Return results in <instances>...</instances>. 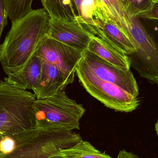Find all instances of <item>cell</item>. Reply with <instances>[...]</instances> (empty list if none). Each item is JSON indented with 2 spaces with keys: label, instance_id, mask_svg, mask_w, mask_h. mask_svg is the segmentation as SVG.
Masks as SVG:
<instances>
[{
  "label": "cell",
  "instance_id": "1",
  "mask_svg": "<svg viewBox=\"0 0 158 158\" xmlns=\"http://www.w3.org/2000/svg\"><path fill=\"white\" fill-rule=\"evenodd\" d=\"M50 19L43 8L32 10L19 20L12 22L0 50V62L7 76L21 70L35 54L48 36Z\"/></svg>",
  "mask_w": 158,
  "mask_h": 158
},
{
  "label": "cell",
  "instance_id": "2",
  "mask_svg": "<svg viewBox=\"0 0 158 158\" xmlns=\"http://www.w3.org/2000/svg\"><path fill=\"white\" fill-rule=\"evenodd\" d=\"M126 37L135 48L128 56L141 77L158 85V20L131 18Z\"/></svg>",
  "mask_w": 158,
  "mask_h": 158
},
{
  "label": "cell",
  "instance_id": "3",
  "mask_svg": "<svg viewBox=\"0 0 158 158\" xmlns=\"http://www.w3.org/2000/svg\"><path fill=\"white\" fill-rule=\"evenodd\" d=\"M34 94L0 81V138L36 128Z\"/></svg>",
  "mask_w": 158,
  "mask_h": 158
},
{
  "label": "cell",
  "instance_id": "4",
  "mask_svg": "<svg viewBox=\"0 0 158 158\" xmlns=\"http://www.w3.org/2000/svg\"><path fill=\"white\" fill-rule=\"evenodd\" d=\"M33 111L39 130L73 131L80 129V121L85 109L64 91H60L52 96L36 99Z\"/></svg>",
  "mask_w": 158,
  "mask_h": 158
},
{
  "label": "cell",
  "instance_id": "5",
  "mask_svg": "<svg viewBox=\"0 0 158 158\" xmlns=\"http://www.w3.org/2000/svg\"><path fill=\"white\" fill-rule=\"evenodd\" d=\"M76 74L85 90L108 108L116 111L131 112L140 105L138 97H135L113 84L98 78L81 61L77 67Z\"/></svg>",
  "mask_w": 158,
  "mask_h": 158
},
{
  "label": "cell",
  "instance_id": "6",
  "mask_svg": "<svg viewBox=\"0 0 158 158\" xmlns=\"http://www.w3.org/2000/svg\"><path fill=\"white\" fill-rule=\"evenodd\" d=\"M82 140L80 134L73 131L39 130L14 151L1 158H48Z\"/></svg>",
  "mask_w": 158,
  "mask_h": 158
},
{
  "label": "cell",
  "instance_id": "7",
  "mask_svg": "<svg viewBox=\"0 0 158 158\" xmlns=\"http://www.w3.org/2000/svg\"><path fill=\"white\" fill-rule=\"evenodd\" d=\"M84 52L47 36L35 55L43 61L59 69L64 74L67 86L74 81L76 69Z\"/></svg>",
  "mask_w": 158,
  "mask_h": 158
},
{
  "label": "cell",
  "instance_id": "8",
  "mask_svg": "<svg viewBox=\"0 0 158 158\" xmlns=\"http://www.w3.org/2000/svg\"><path fill=\"white\" fill-rule=\"evenodd\" d=\"M81 62L98 78L111 83L135 97L139 94L138 85L130 69L115 66L86 50Z\"/></svg>",
  "mask_w": 158,
  "mask_h": 158
},
{
  "label": "cell",
  "instance_id": "9",
  "mask_svg": "<svg viewBox=\"0 0 158 158\" xmlns=\"http://www.w3.org/2000/svg\"><path fill=\"white\" fill-rule=\"evenodd\" d=\"M94 36L78 21L50 19L48 37L82 52L87 50Z\"/></svg>",
  "mask_w": 158,
  "mask_h": 158
},
{
  "label": "cell",
  "instance_id": "10",
  "mask_svg": "<svg viewBox=\"0 0 158 158\" xmlns=\"http://www.w3.org/2000/svg\"><path fill=\"white\" fill-rule=\"evenodd\" d=\"M42 61L40 78L32 90L37 99L52 96L66 87L64 74L55 66Z\"/></svg>",
  "mask_w": 158,
  "mask_h": 158
},
{
  "label": "cell",
  "instance_id": "11",
  "mask_svg": "<svg viewBox=\"0 0 158 158\" xmlns=\"http://www.w3.org/2000/svg\"><path fill=\"white\" fill-rule=\"evenodd\" d=\"M95 26L88 28L95 36L99 37L127 55L135 52L132 44L126 35L113 23L95 19Z\"/></svg>",
  "mask_w": 158,
  "mask_h": 158
},
{
  "label": "cell",
  "instance_id": "12",
  "mask_svg": "<svg viewBox=\"0 0 158 158\" xmlns=\"http://www.w3.org/2000/svg\"><path fill=\"white\" fill-rule=\"evenodd\" d=\"M95 1L97 6L95 19L113 23L126 35L131 19L125 12L120 0Z\"/></svg>",
  "mask_w": 158,
  "mask_h": 158
},
{
  "label": "cell",
  "instance_id": "13",
  "mask_svg": "<svg viewBox=\"0 0 158 158\" xmlns=\"http://www.w3.org/2000/svg\"><path fill=\"white\" fill-rule=\"evenodd\" d=\"M86 50L115 66L130 69L131 64L128 56L99 37L94 35L92 37Z\"/></svg>",
  "mask_w": 158,
  "mask_h": 158
},
{
  "label": "cell",
  "instance_id": "14",
  "mask_svg": "<svg viewBox=\"0 0 158 158\" xmlns=\"http://www.w3.org/2000/svg\"><path fill=\"white\" fill-rule=\"evenodd\" d=\"M42 61L34 55L26 65L16 73L8 75L4 81L18 88L26 90L36 87L40 78Z\"/></svg>",
  "mask_w": 158,
  "mask_h": 158
},
{
  "label": "cell",
  "instance_id": "15",
  "mask_svg": "<svg viewBox=\"0 0 158 158\" xmlns=\"http://www.w3.org/2000/svg\"><path fill=\"white\" fill-rule=\"evenodd\" d=\"M51 19L78 22L79 16L74 0H41Z\"/></svg>",
  "mask_w": 158,
  "mask_h": 158
},
{
  "label": "cell",
  "instance_id": "16",
  "mask_svg": "<svg viewBox=\"0 0 158 158\" xmlns=\"http://www.w3.org/2000/svg\"><path fill=\"white\" fill-rule=\"evenodd\" d=\"M58 155L63 158H112L82 140L71 147L61 149Z\"/></svg>",
  "mask_w": 158,
  "mask_h": 158
},
{
  "label": "cell",
  "instance_id": "17",
  "mask_svg": "<svg viewBox=\"0 0 158 158\" xmlns=\"http://www.w3.org/2000/svg\"><path fill=\"white\" fill-rule=\"evenodd\" d=\"M38 131V129L28 130L5 135L0 138V158L14 151L33 136Z\"/></svg>",
  "mask_w": 158,
  "mask_h": 158
},
{
  "label": "cell",
  "instance_id": "18",
  "mask_svg": "<svg viewBox=\"0 0 158 158\" xmlns=\"http://www.w3.org/2000/svg\"><path fill=\"white\" fill-rule=\"evenodd\" d=\"M33 0H4L8 17L15 22L27 15L33 9Z\"/></svg>",
  "mask_w": 158,
  "mask_h": 158
},
{
  "label": "cell",
  "instance_id": "19",
  "mask_svg": "<svg viewBox=\"0 0 158 158\" xmlns=\"http://www.w3.org/2000/svg\"><path fill=\"white\" fill-rule=\"evenodd\" d=\"M124 10L130 19L135 17L152 7V0H120Z\"/></svg>",
  "mask_w": 158,
  "mask_h": 158
},
{
  "label": "cell",
  "instance_id": "20",
  "mask_svg": "<svg viewBox=\"0 0 158 158\" xmlns=\"http://www.w3.org/2000/svg\"><path fill=\"white\" fill-rule=\"evenodd\" d=\"M143 19H154L158 20V3H155L148 10L141 13L136 16Z\"/></svg>",
  "mask_w": 158,
  "mask_h": 158
},
{
  "label": "cell",
  "instance_id": "21",
  "mask_svg": "<svg viewBox=\"0 0 158 158\" xmlns=\"http://www.w3.org/2000/svg\"><path fill=\"white\" fill-rule=\"evenodd\" d=\"M7 16L4 0H0V50H1V38L2 32L5 27L7 25Z\"/></svg>",
  "mask_w": 158,
  "mask_h": 158
},
{
  "label": "cell",
  "instance_id": "22",
  "mask_svg": "<svg viewBox=\"0 0 158 158\" xmlns=\"http://www.w3.org/2000/svg\"><path fill=\"white\" fill-rule=\"evenodd\" d=\"M116 158H140L137 155L131 152H128L123 149L119 152L118 156Z\"/></svg>",
  "mask_w": 158,
  "mask_h": 158
},
{
  "label": "cell",
  "instance_id": "23",
  "mask_svg": "<svg viewBox=\"0 0 158 158\" xmlns=\"http://www.w3.org/2000/svg\"><path fill=\"white\" fill-rule=\"evenodd\" d=\"M155 130H156V132L157 135L158 136V118L156 123L155 124Z\"/></svg>",
  "mask_w": 158,
  "mask_h": 158
},
{
  "label": "cell",
  "instance_id": "24",
  "mask_svg": "<svg viewBox=\"0 0 158 158\" xmlns=\"http://www.w3.org/2000/svg\"><path fill=\"white\" fill-rule=\"evenodd\" d=\"M48 158H63L61 156L58 155V154L55 156H52Z\"/></svg>",
  "mask_w": 158,
  "mask_h": 158
},
{
  "label": "cell",
  "instance_id": "25",
  "mask_svg": "<svg viewBox=\"0 0 158 158\" xmlns=\"http://www.w3.org/2000/svg\"><path fill=\"white\" fill-rule=\"evenodd\" d=\"M154 3H158V0H152Z\"/></svg>",
  "mask_w": 158,
  "mask_h": 158
},
{
  "label": "cell",
  "instance_id": "26",
  "mask_svg": "<svg viewBox=\"0 0 158 158\" xmlns=\"http://www.w3.org/2000/svg\"></svg>",
  "mask_w": 158,
  "mask_h": 158
}]
</instances>
